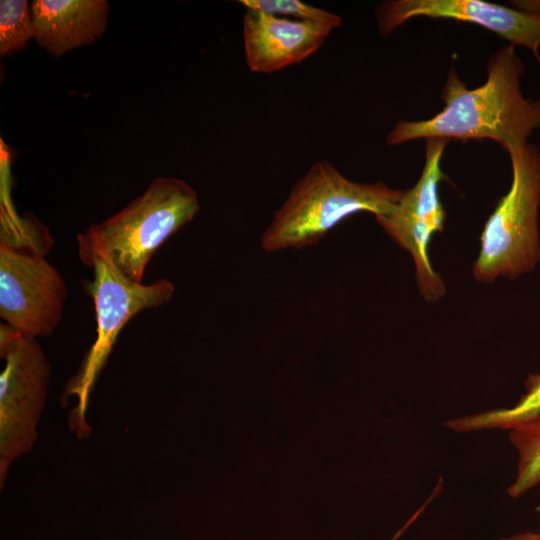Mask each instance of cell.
Segmentation results:
<instances>
[{"mask_svg": "<svg viewBox=\"0 0 540 540\" xmlns=\"http://www.w3.org/2000/svg\"><path fill=\"white\" fill-rule=\"evenodd\" d=\"M526 68L508 44L494 52L487 64V79L468 89L456 70H449L440 97L445 106L427 120L395 124L386 142L399 145L417 139H490L506 151L528 142L540 126V100L527 99L521 90Z\"/></svg>", "mask_w": 540, "mask_h": 540, "instance_id": "6da1fadb", "label": "cell"}, {"mask_svg": "<svg viewBox=\"0 0 540 540\" xmlns=\"http://www.w3.org/2000/svg\"><path fill=\"white\" fill-rule=\"evenodd\" d=\"M199 210L197 193L187 182L156 178L121 211L78 235L80 259L86 265L102 259L124 278L140 284L154 252Z\"/></svg>", "mask_w": 540, "mask_h": 540, "instance_id": "7a4b0ae2", "label": "cell"}, {"mask_svg": "<svg viewBox=\"0 0 540 540\" xmlns=\"http://www.w3.org/2000/svg\"><path fill=\"white\" fill-rule=\"evenodd\" d=\"M53 240L30 212L1 211L0 317L23 335H51L62 318L67 289L45 259Z\"/></svg>", "mask_w": 540, "mask_h": 540, "instance_id": "3957f363", "label": "cell"}, {"mask_svg": "<svg viewBox=\"0 0 540 540\" xmlns=\"http://www.w3.org/2000/svg\"><path fill=\"white\" fill-rule=\"evenodd\" d=\"M403 193L382 182L349 180L331 163L316 161L274 213L261 236V247L272 253L312 246L350 215L388 214Z\"/></svg>", "mask_w": 540, "mask_h": 540, "instance_id": "277c9868", "label": "cell"}, {"mask_svg": "<svg viewBox=\"0 0 540 540\" xmlns=\"http://www.w3.org/2000/svg\"><path fill=\"white\" fill-rule=\"evenodd\" d=\"M512 184L485 223L481 248L473 264L477 281L515 279L540 260V152L527 142L508 151Z\"/></svg>", "mask_w": 540, "mask_h": 540, "instance_id": "5b68a950", "label": "cell"}, {"mask_svg": "<svg viewBox=\"0 0 540 540\" xmlns=\"http://www.w3.org/2000/svg\"><path fill=\"white\" fill-rule=\"evenodd\" d=\"M88 266L93 269L89 291L94 300L97 337L78 373L67 383L63 396L77 399L68 422L78 439L86 438L92 431L86 421L89 396L120 331L139 312L168 302L175 290L173 283L165 279L150 285L131 282L99 258Z\"/></svg>", "mask_w": 540, "mask_h": 540, "instance_id": "8992f818", "label": "cell"}, {"mask_svg": "<svg viewBox=\"0 0 540 540\" xmlns=\"http://www.w3.org/2000/svg\"><path fill=\"white\" fill-rule=\"evenodd\" d=\"M0 487L15 459L29 452L45 405L51 365L37 338L0 326Z\"/></svg>", "mask_w": 540, "mask_h": 540, "instance_id": "52a82bcc", "label": "cell"}, {"mask_svg": "<svg viewBox=\"0 0 540 540\" xmlns=\"http://www.w3.org/2000/svg\"><path fill=\"white\" fill-rule=\"evenodd\" d=\"M425 164L414 187L404 191L391 212L375 216L378 224L412 255L419 290L425 300L435 301L445 293L444 283L430 263L428 245L435 232H441L446 217L438 185L446 179L441 160L448 141L426 139Z\"/></svg>", "mask_w": 540, "mask_h": 540, "instance_id": "ba28073f", "label": "cell"}, {"mask_svg": "<svg viewBox=\"0 0 540 540\" xmlns=\"http://www.w3.org/2000/svg\"><path fill=\"white\" fill-rule=\"evenodd\" d=\"M452 19L488 29L509 44L528 49L540 63V15L482 0H389L376 11L381 36L414 17Z\"/></svg>", "mask_w": 540, "mask_h": 540, "instance_id": "9c48e42d", "label": "cell"}, {"mask_svg": "<svg viewBox=\"0 0 540 540\" xmlns=\"http://www.w3.org/2000/svg\"><path fill=\"white\" fill-rule=\"evenodd\" d=\"M334 26L246 10L243 40L246 63L255 73H273L317 52Z\"/></svg>", "mask_w": 540, "mask_h": 540, "instance_id": "30bf717a", "label": "cell"}, {"mask_svg": "<svg viewBox=\"0 0 540 540\" xmlns=\"http://www.w3.org/2000/svg\"><path fill=\"white\" fill-rule=\"evenodd\" d=\"M35 39L58 57L99 39L108 23L106 0H34L31 4Z\"/></svg>", "mask_w": 540, "mask_h": 540, "instance_id": "8fae6325", "label": "cell"}, {"mask_svg": "<svg viewBox=\"0 0 540 540\" xmlns=\"http://www.w3.org/2000/svg\"><path fill=\"white\" fill-rule=\"evenodd\" d=\"M524 387L525 392L511 407L462 415L448 420L445 426L459 433L486 429L510 430L540 413V373H529Z\"/></svg>", "mask_w": 540, "mask_h": 540, "instance_id": "7c38bea8", "label": "cell"}, {"mask_svg": "<svg viewBox=\"0 0 540 540\" xmlns=\"http://www.w3.org/2000/svg\"><path fill=\"white\" fill-rule=\"evenodd\" d=\"M509 440L518 461L516 476L507 493L511 498H519L540 484V413L511 428Z\"/></svg>", "mask_w": 540, "mask_h": 540, "instance_id": "4fadbf2b", "label": "cell"}, {"mask_svg": "<svg viewBox=\"0 0 540 540\" xmlns=\"http://www.w3.org/2000/svg\"><path fill=\"white\" fill-rule=\"evenodd\" d=\"M34 37V20L28 1L1 0L0 56L6 57L22 51Z\"/></svg>", "mask_w": 540, "mask_h": 540, "instance_id": "5bb4252c", "label": "cell"}, {"mask_svg": "<svg viewBox=\"0 0 540 540\" xmlns=\"http://www.w3.org/2000/svg\"><path fill=\"white\" fill-rule=\"evenodd\" d=\"M246 10L295 20L326 23L335 28L342 25V18L335 13L304 3L300 0H240Z\"/></svg>", "mask_w": 540, "mask_h": 540, "instance_id": "9a60e30c", "label": "cell"}, {"mask_svg": "<svg viewBox=\"0 0 540 540\" xmlns=\"http://www.w3.org/2000/svg\"><path fill=\"white\" fill-rule=\"evenodd\" d=\"M509 3L516 9L540 15V0H512Z\"/></svg>", "mask_w": 540, "mask_h": 540, "instance_id": "2e32d148", "label": "cell"}, {"mask_svg": "<svg viewBox=\"0 0 540 540\" xmlns=\"http://www.w3.org/2000/svg\"><path fill=\"white\" fill-rule=\"evenodd\" d=\"M500 540H540V532L535 533L527 531L503 537Z\"/></svg>", "mask_w": 540, "mask_h": 540, "instance_id": "e0dca14e", "label": "cell"}, {"mask_svg": "<svg viewBox=\"0 0 540 540\" xmlns=\"http://www.w3.org/2000/svg\"><path fill=\"white\" fill-rule=\"evenodd\" d=\"M425 506H421L413 516L408 520V522L393 536L391 540H397L402 533L418 518V516L424 511Z\"/></svg>", "mask_w": 540, "mask_h": 540, "instance_id": "ac0fdd59", "label": "cell"}]
</instances>
